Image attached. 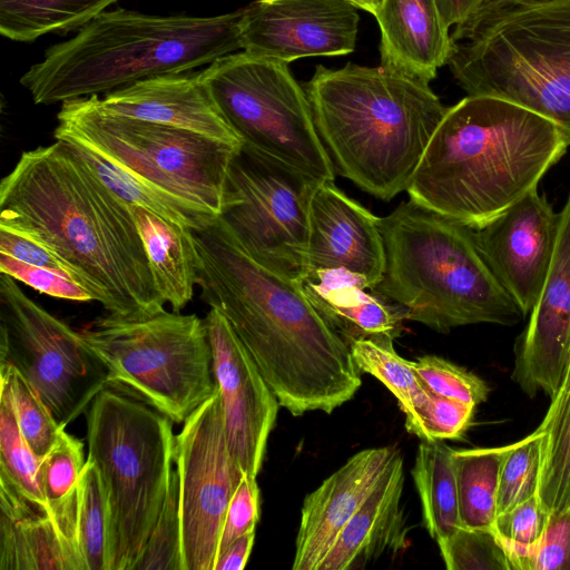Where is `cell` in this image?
Listing matches in <instances>:
<instances>
[{
    "label": "cell",
    "mask_w": 570,
    "mask_h": 570,
    "mask_svg": "<svg viewBox=\"0 0 570 570\" xmlns=\"http://www.w3.org/2000/svg\"><path fill=\"white\" fill-rule=\"evenodd\" d=\"M385 268L373 288L406 320L446 333L479 323L514 325L524 314L481 256L472 229L412 200L380 218Z\"/></svg>",
    "instance_id": "cell-6"
},
{
    "label": "cell",
    "mask_w": 570,
    "mask_h": 570,
    "mask_svg": "<svg viewBox=\"0 0 570 570\" xmlns=\"http://www.w3.org/2000/svg\"><path fill=\"white\" fill-rule=\"evenodd\" d=\"M505 450L507 445L453 450L459 512L463 527L494 529L499 478Z\"/></svg>",
    "instance_id": "cell-31"
},
{
    "label": "cell",
    "mask_w": 570,
    "mask_h": 570,
    "mask_svg": "<svg viewBox=\"0 0 570 570\" xmlns=\"http://www.w3.org/2000/svg\"><path fill=\"white\" fill-rule=\"evenodd\" d=\"M384 268L380 218L346 196L334 180H322L311 204L306 273L342 269L373 289Z\"/></svg>",
    "instance_id": "cell-19"
},
{
    "label": "cell",
    "mask_w": 570,
    "mask_h": 570,
    "mask_svg": "<svg viewBox=\"0 0 570 570\" xmlns=\"http://www.w3.org/2000/svg\"><path fill=\"white\" fill-rule=\"evenodd\" d=\"M83 443L65 430L40 461L41 485L49 512L72 502L86 464Z\"/></svg>",
    "instance_id": "cell-37"
},
{
    "label": "cell",
    "mask_w": 570,
    "mask_h": 570,
    "mask_svg": "<svg viewBox=\"0 0 570 570\" xmlns=\"http://www.w3.org/2000/svg\"><path fill=\"white\" fill-rule=\"evenodd\" d=\"M53 136L58 140L67 141L101 184L128 205L147 209L194 232L207 229L219 217L202 205L141 180L75 136Z\"/></svg>",
    "instance_id": "cell-27"
},
{
    "label": "cell",
    "mask_w": 570,
    "mask_h": 570,
    "mask_svg": "<svg viewBox=\"0 0 570 570\" xmlns=\"http://www.w3.org/2000/svg\"><path fill=\"white\" fill-rule=\"evenodd\" d=\"M450 38L446 65L468 96L520 105L552 121L570 145V0H484Z\"/></svg>",
    "instance_id": "cell-7"
},
{
    "label": "cell",
    "mask_w": 570,
    "mask_h": 570,
    "mask_svg": "<svg viewBox=\"0 0 570 570\" xmlns=\"http://www.w3.org/2000/svg\"><path fill=\"white\" fill-rule=\"evenodd\" d=\"M560 215L549 272L514 348L511 377L530 397L542 391L552 399L570 361V193Z\"/></svg>",
    "instance_id": "cell-18"
},
{
    "label": "cell",
    "mask_w": 570,
    "mask_h": 570,
    "mask_svg": "<svg viewBox=\"0 0 570 570\" xmlns=\"http://www.w3.org/2000/svg\"><path fill=\"white\" fill-rule=\"evenodd\" d=\"M0 225L33 237L71 268L108 314L163 312L130 205L65 140L23 151L0 184Z\"/></svg>",
    "instance_id": "cell-2"
},
{
    "label": "cell",
    "mask_w": 570,
    "mask_h": 570,
    "mask_svg": "<svg viewBox=\"0 0 570 570\" xmlns=\"http://www.w3.org/2000/svg\"><path fill=\"white\" fill-rule=\"evenodd\" d=\"M354 7L363 9L371 14L375 16L381 8L384 0H347Z\"/></svg>",
    "instance_id": "cell-49"
},
{
    "label": "cell",
    "mask_w": 570,
    "mask_h": 570,
    "mask_svg": "<svg viewBox=\"0 0 570 570\" xmlns=\"http://www.w3.org/2000/svg\"><path fill=\"white\" fill-rule=\"evenodd\" d=\"M202 299L218 309L292 415L332 413L362 385L350 345L298 282L253 258L220 217L193 232Z\"/></svg>",
    "instance_id": "cell-1"
},
{
    "label": "cell",
    "mask_w": 570,
    "mask_h": 570,
    "mask_svg": "<svg viewBox=\"0 0 570 570\" xmlns=\"http://www.w3.org/2000/svg\"><path fill=\"white\" fill-rule=\"evenodd\" d=\"M544 444L546 434L537 428L507 445L499 478L498 514L538 493Z\"/></svg>",
    "instance_id": "cell-36"
},
{
    "label": "cell",
    "mask_w": 570,
    "mask_h": 570,
    "mask_svg": "<svg viewBox=\"0 0 570 570\" xmlns=\"http://www.w3.org/2000/svg\"><path fill=\"white\" fill-rule=\"evenodd\" d=\"M0 273L7 274L49 296L69 301H92L89 292L65 271L23 263L0 253Z\"/></svg>",
    "instance_id": "cell-42"
},
{
    "label": "cell",
    "mask_w": 570,
    "mask_h": 570,
    "mask_svg": "<svg viewBox=\"0 0 570 570\" xmlns=\"http://www.w3.org/2000/svg\"><path fill=\"white\" fill-rule=\"evenodd\" d=\"M404 468L401 454L340 531L317 570H354L404 550L409 544L402 505Z\"/></svg>",
    "instance_id": "cell-22"
},
{
    "label": "cell",
    "mask_w": 570,
    "mask_h": 570,
    "mask_svg": "<svg viewBox=\"0 0 570 570\" xmlns=\"http://www.w3.org/2000/svg\"><path fill=\"white\" fill-rule=\"evenodd\" d=\"M53 134L75 136L141 180L220 216L239 149L171 126L102 110L98 96L68 100Z\"/></svg>",
    "instance_id": "cell-10"
},
{
    "label": "cell",
    "mask_w": 570,
    "mask_h": 570,
    "mask_svg": "<svg viewBox=\"0 0 570 570\" xmlns=\"http://www.w3.org/2000/svg\"><path fill=\"white\" fill-rule=\"evenodd\" d=\"M302 291L323 317L350 343L364 337L396 338L405 313L358 276L342 269L307 272L298 281Z\"/></svg>",
    "instance_id": "cell-25"
},
{
    "label": "cell",
    "mask_w": 570,
    "mask_h": 570,
    "mask_svg": "<svg viewBox=\"0 0 570 570\" xmlns=\"http://www.w3.org/2000/svg\"><path fill=\"white\" fill-rule=\"evenodd\" d=\"M538 429L546 444L537 494L551 513L570 507V383L551 399Z\"/></svg>",
    "instance_id": "cell-32"
},
{
    "label": "cell",
    "mask_w": 570,
    "mask_h": 570,
    "mask_svg": "<svg viewBox=\"0 0 570 570\" xmlns=\"http://www.w3.org/2000/svg\"><path fill=\"white\" fill-rule=\"evenodd\" d=\"M517 570H570V507L550 513L541 539Z\"/></svg>",
    "instance_id": "cell-44"
},
{
    "label": "cell",
    "mask_w": 570,
    "mask_h": 570,
    "mask_svg": "<svg viewBox=\"0 0 570 570\" xmlns=\"http://www.w3.org/2000/svg\"><path fill=\"white\" fill-rule=\"evenodd\" d=\"M0 377L10 391L18 425L39 458L56 443L65 430L26 377L10 363H0Z\"/></svg>",
    "instance_id": "cell-35"
},
{
    "label": "cell",
    "mask_w": 570,
    "mask_h": 570,
    "mask_svg": "<svg viewBox=\"0 0 570 570\" xmlns=\"http://www.w3.org/2000/svg\"><path fill=\"white\" fill-rule=\"evenodd\" d=\"M130 208L154 286L173 312H180L191 301L197 285L194 230L141 207Z\"/></svg>",
    "instance_id": "cell-26"
},
{
    "label": "cell",
    "mask_w": 570,
    "mask_h": 570,
    "mask_svg": "<svg viewBox=\"0 0 570 570\" xmlns=\"http://www.w3.org/2000/svg\"><path fill=\"white\" fill-rule=\"evenodd\" d=\"M183 570H214L224 519L244 472L228 449L218 387L174 441Z\"/></svg>",
    "instance_id": "cell-14"
},
{
    "label": "cell",
    "mask_w": 570,
    "mask_h": 570,
    "mask_svg": "<svg viewBox=\"0 0 570 570\" xmlns=\"http://www.w3.org/2000/svg\"><path fill=\"white\" fill-rule=\"evenodd\" d=\"M0 253L31 265L65 271L76 279L69 265L51 248L29 235L2 225H0Z\"/></svg>",
    "instance_id": "cell-46"
},
{
    "label": "cell",
    "mask_w": 570,
    "mask_h": 570,
    "mask_svg": "<svg viewBox=\"0 0 570 570\" xmlns=\"http://www.w3.org/2000/svg\"><path fill=\"white\" fill-rule=\"evenodd\" d=\"M77 540L85 570H107V503L98 470L88 459L78 485Z\"/></svg>",
    "instance_id": "cell-34"
},
{
    "label": "cell",
    "mask_w": 570,
    "mask_h": 570,
    "mask_svg": "<svg viewBox=\"0 0 570 570\" xmlns=\"http://www.w3.org/2000/svg\"><path fill=\"white\" fill-rule=\"evenodd\" d=\"M86 347L101 362L106 387L157 410L180 424L217 384L204 320L164 309L146 317L108 314L80 330Z\"/></svg>",
    "instance_id": "cell-9"
},
{
    "label": "cell",
    "mask_w": 570,
    "mask_h": 570,
    "mask_svg": "<svg viewBox=\"0 0 570 570\" xmlns=\"http://www.w3.org/2000/svg\"><path fill=\"white\" fill-rule=\"evenodd\" d=\"M504 3H512V4H532V3H539L547 0H495Z\"/></svg>",
    "instance_id": "cell-50"
},
{
    "label": "cell",
    "mask_w": 570,
    "mask_h": 570,
    "mask_svg": "<svg viewBox=\"0 0 570 570\" xmlns=\"http://www.w3.org/2000/svg\"><path fill=\"white\" fill-rule=\"evenodd\" d=\"M322 180L243 144L230 163L219 217L253 258L298 282Z\"/></svg>",
    "instance_id": "cell-12"
},
{
    "label": "cell",
    "mask_w": 570,
    "mask_h": 570,
    "mask_svg": "<svg viewBox=\"0 0 570 570\" xmlns=\"http://www.w3.org/2000/svg\"><path fill=\"white\" fill-rule=\"evenodd\" d=\"M98 105L112 115L176 127L233 146L243 145L199 72L149 77L98 97Z\"/></svg>",
    "instance_id": "cell-21"
},
{
    "label": "cell",
    "mask_w": 570,
    "mask_h": 570,
    "mask_svg": "<svg viewBox=\"0 0 570 570\" xmlns=\"http://www.w3.org/2000/svg\"><path fill=\"white\" fill-rule=\"evenodd\" d=\"M131 570H183L178 476L175 469L163 508Z\"/></svg>",
    "instance_id": "cell-38"
},
{
    "label": "cell",
    "mask_w": 570,
    "mask_h": 570,
    "mask_svg": "<svg viewBox=\"0 0 570 570\" xmlns=\"http://www.w3.org/2000/svg\"><path fill=\"white\" fill-rule=\"evenodd\" d=\"M569 142L547 118L491 96L449 107L409 183L410 200L478 229L537 189Z\"/></svg>",
    "instance_id": "cell-3"
},
{
    "label": "cell",
    "mask_w": 570,
    "mask_h": 570,
    "mask_svg": "<svg viewBox=\"0 0 570 570\" xmlns=\"http://www.w3.org/2000/svg\"><path fill=\"white\" fill-rule=\"evenodd\" d=\"M118 0H0V33L19 42L48 35H66Z\"/></svg>",
    "instance_id": "cell-30"
},
{
    "label": "cell",
    "mask_w": 570,
    "mask_h": 570,
    "mask_svg": "<svg viewBox=\"0 0 570 570\" xmlns=\"http://www.w3.org/2000/svg\"><path fill=\"white\" fill-rule=\"evenodd\" d=\"M305 92L335 170L383 200L406 190L449 108L429 83L382 66L320 65Z\"/></svg>",
    "instance_id": "cell-4"
},
{
    "label": "cell",
    "mask_w": 570,
    "mask_h": 570,
    "mask_svg": "<svg viewBox=\"0 0 570 570\" xmlns=\"http://www.w3.org/2000/svg\"><path fill=\"white\" fill-rule=\"evenodd\" d=\"M243 9L197 17L105 10L20 78L37 105L110 92L136 81L210 65L242 49Z\"/></svg>",
    "instance_id": "cell-5"
},
{
    "label": "cell",
    "mask_w": 570,
    "mask_h": 570,
    "mask_svg": "<svg viewBox=\"0 0 570 570\" xmlns=\"http://www.w3.org/2000/svg\"><path fill=\"white\" fill-rule=\"evenodd\" d=\"M36 455L17 422L8 385L0 391V484H4L42 511L49 512Z\"/></svg>",
    "instance_id": "cell-33"
},
{
    "label": "cell",
    "mask_w": 570,
    "mask_h": 570,
    "mask_svg": "<svg viewBox=\"0 0 570 570\" xmlns=\"http://www.w3.org/2000/svg\"><path fill=\"white\" fill-rule=\"evenodd\" d=\"M360 17L347 0H255L243 9L242 49L286 63L354 51Z\"/></svg>",
    "instance_id": "cell-16"
},
{
    "label": "cell",
    "mask_w": 570,
    "mask_h": 570,
    "mask_svg": "<svg viewBox=\"0 0 570 570\" xmlns=\"http://www.w3.org/2000/svg\"><path fill=\"white\" fill-rule=\"evenodd\" d=\"M0 570H85L75 532L0 484Z\"/></svg>",
    "instance_id": "cell-23"
},
{
    "label": "cell",
    "mask_w": 570,
    "mask_h": 570,
    "mask_svg": "<svg viewBox=\"0 0 570 570\" xmlns=\"http://www.w3.org/2000/svg\"><path fill=\"white\" fill-rule=\"evenodd\" d=\"M400 452L365 449L308 493L301 510L293 570H317L336 537L391 469Z\"/></svg>",
    "instance_id": "cell-20"
},
{
    "label": "cell",
    "mask_w": 570,
    "mask_h": 570,
    "mask_svg": "<svg viewBox=\"0 0 570 570\" xmlns=\"http://www.w3.org/2000/svg\"><path fill=\"white\" fill-rule=\"evenodd\" d=\"M259 515L261 493L256 478L244 473L226 511L219 540L218 556L234 540L254 531Z\"/></svg>",
    "instance_id": "cell-45"
},
{
    "label": "cell",
    "mask_w": 570,
    "mask_h": 570,
    "mask_svg": "<svg viewBox=\"0 0 570 570\" xmlns=\"http://www.w3.org/2000/svg\"><path fill=\"white\" fill-rule=\"evenodd\" d=\"M570 383V361H569V364H568V367H567V372H566V375H564V379H563V382L561 384V387H564L566 385H568ZM559 392V391H558Z\"/></svg>",
    "instance_id": "cell-51"
},
{
    "label": "cell",
    "mask_w": 570,
    "mask_h": 570,
    "mask_svg": "<svg viewBox=\"0 0 570 570\" xmlns=\"http://www.w3.org/2000/svg\"><path fill=\"white\" fill-rule=\"evenodd\" d=\"M243 144L313 177L334 180L305 90L288 63L245 51L218 58L200 72Z\"/></svg>",
    "instance_id": "cell-11"
},
{
    "label": "cell",
    "mask_w": 570,
    "mask_h": 570,
    "mask_svg": "<svg viewBox=\"0 0 570 570\" xmlns=\"http://www.w3.org/2000/svg\"><path fill=\"white\" fill-rule=\"evenodd\" d=\"M391 337H364L350 343L352 358L357 368L376 377L396 399L405 415V429L415 434L431 391L423 384L413 362L400 356Z\"/></svg>",
    "instance_id": "cell-29"
},
{
    "label": "cell",
    "mask_w": 570,
    "mask_h": 570,
    "mask_svg": "<svg viewBox=\"0 0 570 570\" xmlns=\"http://www.w3.org/2000/svg\"><path fill=\"white\" fill-rule=\"evenodd\" d=\"M484 0H435L446 27L456 26L469 18Z\"/></svg>",
    "instance_id": "cell-48"
},
{
    "label": "cell",
    "mask_w": 570,
    "mask_h": 570,
    "mask_svg": "<svg viewBox=\"0 0 570 570\" xmlns=\"http://www.w3.org/2000/svg\"><path fill=\"white\" fill-rule=\"evenodd\" d=\"M474 411L472 404L431 392L414 435L426 442L458 440L470 428Z\"/></svg>",
    "instance_id": "cell-43"
},
{
    "label": "cell",
    "mask_w": 570,
    "mask_h": 570,
    "mask_svg": "<svg viewBox=\"0 0 570 570\" xmlns=\"http://www.w3.org/2000/svg\"><path fill=\"white\" fill-rule=\"evenodd\" d=\"M204 322L228 449L242 471L257 478L276 421L278 400L225 316L210 308Z\"/></svg>",
    "instance_id": "cell-15"
},
{
    "label": "cell",
    "mask_w": 570,
    "mask_h": 570,
    "mask_svg": "<svg viewBox=\"0 0 570 570\" xmlns=\"http://www.w3.org/2000/svg\"><path fill=\"white\" fill-rule=\"evenodd\" d=\"M414 371L429 391L476 406L487 401L488 384L476 374L436 355L420 356Z\"/></svg>",
    "instance_id": "cell-41"
},
{
    "label": "cell",
    "mask_w": 570,
    "mask_h": 570,
    "mask_svg": "<svg viewBox=\"0 0 570 570\" xmlns=\"http://www.w3.org/2000/svg\"><path fill=\"white\" fill-rule=\"evenodd\" d=\"M173 423L108 387L86 411L87 459L108 511L107 570H131L156 523L174 471Z\"/></svg>",
    "instance_id": "cell-8"
},
{
    "label": "cell",
    "mask_w": 570,
    "mask_h": 570,
    "mask_svg": "<svg viewBox=\"0 0 570 570\" xmlns=\"http://www.w3.org/2000/svg\"><path fill=\"white\" fill-rule=\"evenodd\" d=\"M549 515L538 494L498 514L493 530L507 552L510 570H517L520 561L539 542Z\"/></svg>",
    "instance_id": "cell-40"
},
{
    "label": "cell",
    "mask_w": 570,
    "mask_h": 570,
    "mask_svg": "<svg viewBox=\"0 0 570 570\" xmlns=\"http://www.w3.org/2000/svg\"><path fill=\"white\" fill-rule=\"evenodd\" d=\"M374 17L383 68L429 83L446 65L451 38L435 0H384Z\"/></svg>",
    "instance_id": "cell-24"
},
{
    "label": "cell",
    "mask_w": 570,
    "mask_h": 570,
    "mask_svg": "<svg viewBox=\"0 0 570 570\" xmlns=\"http://www.w3.org/2000/svg\"><path fill=\"white\" fill-rule=\"evenodd\" d=\"M0 363L13 365L60 425L86 413L106 387V370L79 333L0 273Z\"/></svg>",
    "instance_id": "cell-13"
},
{
    "label": "cell",
    "mask_w": 570,
    "mask_h": 570,
    "mask_svg": "<svg viewBox=\"0 0 570 570\" xmlns=\"http://www.w3.org/2000/svg\"><path fill=\"white\" fill-rule=\"evenodd\" d=\"M255 541V530L234 540L217 558L214 570H243Z\"/></svg>",
    "instance_id": "cell-47"
},
{
    "label": "cell",
    "mask_w": 570,
    "mask_h": 570,
    "mask_svg": "<svg viewBox=\"0 0 570 570\" xmlns=\"http://www.w3.org/2000/svg\"><path fill=\"white\" fill-rule=\"evenodd\" d=\"M561 215L537 189L478 229L475 245L525 315L538 301L556 249Z\"/></svg>",
    "instance_id": "cell-17"
},
{
    "label": "cell",
    "mask_w": 570,
    "mask_h": 570,
    "mask_svg": "<svg viewBox=\"0 0 570 570\" xmlns=\"http://www.w3.org/2000/svg\"><path fill=\"white\" fill-rule=\"evenodd\" d=\"M436 543L449 570H510L507 552L493 530L462 525Z\"/></svg>",
    "instance_id": "cell-39"
},
{
    "label": "cell",
    "mask_w": 570,
    "mask_h": 570,
    "mask_svg": "<svg viewBox=\"0 0 570 570\" xmlns=\"http://www.w3.org/2000/svg\"><path fill=\"white\" fill-rule=\"evenodd\" d=\"M411 474L430 537L439 541L462 527L453 449L441 441H422Z\"/></svg>",
    "instance_id": "cell-28"
}]
</instances>
